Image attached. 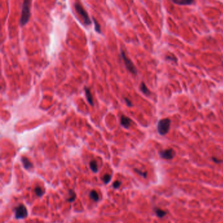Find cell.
Segmentation results:
<instances>
[{
  "mask_svg": "<svg viewBox=\"0 0 223 223\" xmlns=\"http://www.w3.org/2000/svg\"><path fill=\"white\" fill-rule=\"evenodd\" d=\"M30 7L31 1L30 0H25L24 1L22 7V13L20 19V24L21 26H24L26 24L30 18Z\"/></svg>",
  "mask_w": 223,
  "mask_h": 223,
  "instance_id": "cell-1",
  "label": "cell"
},
{
  "mask_svg": "<svg viewBox=\"0 0 223 223\" xmlns=\"http://www.w3.org/2000/svg\"><path fill=\"white\" fill-rule=\"evenodd\" d=\"M74 7H75V9L76 10V12L79 14V15L81 16L83 20V22L85 24L86 26L90 25L92 23V21L90 19L89 16H88L87 12L84 9L83 6L81 5V3L78 1H75L74 3Z\"/></svg>",
  "mask_w": 223,
  "mask_h": 223,
  "instance_id": "cell-2",
  "label": "cell"
},
{
  "mask_svg": "<svg viewBox=\"0 0 223 223\" xmlns=\"http://www.w3.org/2000/svg\"><path fill=\"white\" fill-rule=\"evenodd\" d=\"M171 120L169 119H163L158 121L157 125V130L161 136H165L169 132L170 128Z\"/></svg>",
  "mask_w": 223,
  "mask_h": 223,
  "instance_id": "cell-3",
  "label": "cell"
},
{
  "mask_svg": "<svg viewBox=\"0 0 223 223\" xmlns=\"http://www.w3.org/2000/svg\"><path fill=\"white\" fill-rule=\"evenodd\" d=\"M120 56L122 58L124 62H125V64L126 67L127 69H128L130 73H132V74H134V75H137V71L136 68V66H134L133 62H132V60L129 59L128 57H127L126 55L125 54V52H124L122 49L120 50Z\"/></svg>",
  "mask_w": 223,
  "mask_h": 223,
  "instance_id": "cell-4",
  "label": "cell"
},
{
  "mask_svg": "<svg viewBox=\"0 0 223 223\" xmlns=\"http://www.w3.org/2000/svg\"><path fill=\"white\" fill-rule=\"evenodd\" d=\"M15 218L17 219H24L28 216V210L24 205H19L15 208Z\"/></svg>",
  "mask_w": 223,
  "mask_h": 223,
  "instance_id": "cell-5",
  "label": "cell"
},
{
  "mask_svg": "<svg viewBox=\"0 0 223 223\" xmlns=\"http://www.w3.org/2000/svg\"><path fill=\"white\" fill-rule=\"evenodd\" d=\"M159 154L162 158L165 160H172L175 156V152L172 148H168L160 151Z\"/></svg>",
  "mask_w": 223,
  "mask_h": 223,
  "instance_id": "cell-6",
  "label": "cell"
},
{
  "mask_svg": "<svg viewBox=\"0 0 223 223\" xmlns=\"http://www.w3.org/2000/svg\"><path fill=\"white\" fill-rule=\"evenodd\" d=\"M132 120H131L129 117L125 115H122L120 116V123L121 126H122L124 128H128L131 123H132Z\"/></svg>",
  "mask_w": 223,
  "mask_h": 223,
  "instance_id": "cell-7",
  "label": "cell"
},
{
  "mask_svg": "<svg viewBox=\"0 0 223 223\" xmlns=\"http://www.w3.org/2000/svg\"><path fill=\"white\" fill-rule=\"evenodd\" d=\"M84 92H85V95H86V98L87 99L88 102L89 103L90 105H94L93 97H92V94H91L90 89L89 88H88L87 87H84Z\"/></svg>",
  "mask_w": 223,
  "mask_h": 223,
  "instance_id": "cell-8",
  "label": "cell"
},
{
  "mask_svg": "<svg viewBox=\"0 0 223 223\" xmlns=\"http://www.w3.org/2000/svg\"><path fill=\"white\" fill-rule=\"evenodd\" d=\"M21 161H22L24 167L25 169H30L32 168V166H33L32 164H31V162L29 160H28L27 158L22 157V158H21Z\"/></svg>",
  "mask_w": 223,
  "mask_h": 223,
  "instance_id": "cell-9",
  "label": "cell"
},
{
  "mask_svg": "<svg viewBox=\"0 0 223 223\" xmlns=\"http://www.w3.org/2000/svg\"><path fill=\"white\" fill-rule=\"evenodd\" d=\"M172 2L180 5H188L192 4L194 1L192 0H175V1H173Z\"/></svg>",
  "mask_w": 223,
  "mask_h": 223,
  "instance_id": "cell-10",
  "label": "cell"
},
{
  "mask_svg": "<svg viewBox=\"0 0 223 223\" xmlns=\"http://www.w3.org/2000/svg\"><path fill=\"white\" fill-rule=\"evenodd\" d=\"M139 88H140V90L144 94H145L147 95H149L151 94V91L148 89V88L145 85V83L142 82L140 84Z\"/></svg>",
  "mask_w": 223,
  "mask_h": 223,
  "instance_id": "cell-11",
  "label": "cell"
},
{
  "mask_svg": "<svg viewBox=\"0 0 223 223\" xmlns=\"http://www.w3.org/2000/svg\"><path fill=\"white\" fill-rule=\"evenodd\" d=\"M154 212L158 218H163L166 215V212L160 208H155Z\"/></svg>",
  "mask_w": 223,
  "mask_h": 223,
  "instance_id": "cell-12",
  "label": "cell"
},
{
  "mask_svg": "<svg viewBox=\"0 0 223 223\" xmlns=\"http://www.w3.org/2000/svg\"><path fill=\"white\" fill-rule=\"evenodd\" d=\"M69 197L68 198V199L67 200H68L69 202H73V201L75 200V198H76V194L75 192H74V190H69Z\"/></svg>",
  "mask_w": 223,
  "mask_h": 223,
  "instance_id": "cell-13",
  "label": "cell"
},
{
  "mask_svg": "<svg viewBox=\"0 0 223 223\" xmlns=\"http://www.w3.org/2000/svg\"><path fill=\"white\" fill-rule=\"evenodd\" d=\"M90 198L94 201H98L99 200V196L96 191L92 190L90 192Z\"/></svg>",
  "mask_w": 223,
  "mask_h": 223,
  "instance_id": "cell-14",
  "label": "cell"
},
{
  "mask_svg": "<svg viewBox=\"0 0 223 223\" xmlns=\"http://www.w3.org/2000/svg\"><path fill=\"white\" fill-rule=\"evenodd\" d=\"M90 168L92 170V172H94V173H96L98 171L97 163L95 160H92L90 162Z\"/></svg>",
  "mask_w": 223,
  "mask_h": 223,
  "instance_id": "cell-15",
  "label": "cell"
},
{
  "mask_svg": "<svg viewBox=\"0 0 223 223\" xmlns=\"http://www.w3.org/2000/svg\"><path fill=\"white\" fill-rule=\"evenodd\" d=\"M92 20L94 21V28H95V31H97L98 33L100 34L101 33V26L100 25V24L98 23L96 19H95L94 17L92 18Z\"/></svg>",
  "mask_w": 223,
  "mask_h": 223,
  "instance_id": "cell-16",
  "label": "cell"
},
{
  "mask_svg": "<svg viewBox=\"0 0 223 223\" xmlns=\"http://www.w3.org/2000/svg\"><path fill=\"white\" fill-rule=\"evenodd\" d=\"M35 192L36 194V195L39 197H41L43 195V190L41 188L40 186H37L35 188Z\"/></svg>",
  "mask_w": 223,
  "mask_h": 223,
  "instance_id": "cell-17",
  "label": "cell"
},
{
  "mask_svg": "<svg viewBox=\"0 0 223 223\" xmlns=\"http://www.w3.org/2000/svg\"><path fill=\"white\" fill-rule=\"evenodd\" d=\"M134 171H135L137 174H139V175L143 177L144 178H147V173L146 172H142L141 170H140V169H134Z\"/></svg>",
  "mask_w": 223,
  "mask_h": 223,
  "instance_id": "cell-18",
  "label": "cell"
},
{
  "mask_svg": "<svg viewBox=\"0 0 223 223\" xmlns=\"http://www.w3.org/2000/svg\"><path fill=\"white\" fill-rule=\"evenodd\" d=\"M103 179V181L104 182V183L107 184L111 180V176L109 174H105V175H104L103 179Z\"/></svg>",
  "mask_w": 223,
  "mask_h": 223,
  "instance_id": "cell-19",
  "label": "cell"
},
{
  "mask_svg": "<svg viewBox=\"0 0 223 223\" xmlns=\"http://www.w3.org/2000/svg\"><path fill=\"white\" fill-rule=\"evenodd\" d=\"M120 184H121V183H120V181H118V180H116V181L113 183V188H114V189H118L119 187L120 186Z\"/></svg>",
  "mask_w": 223,
  "mask_h": 223,
  "instance_id": "cell-20",
  "label": "cell"
},
{
  "mask_svg": "<svg viewBox=\"0 0 223 223\" xmlns=\"http://www.w3.org/2000/svg\"><path fill=\"white\" fill-rule=\"evenodd\" d=\"M166 60H171V61H173V62H177V58L175 57H174V56H167L166 57Z\"/></svg>",
  "mask_w": 223,
  "mask_h": 223,
  "instance_id": "cell-21",
  "label": "cell"
},
{
  "mask_svg": "<svg viewBox=\"0 0 223 223\" xmlns=\"http://www.w3.org/2000/svg\"><path fill=\"white\" fill-rule=\"evenodd\" d=\"M212 160H213V161L214 162H215V163H217V164H220V163H222V160H220V159H218V158H215V157H212Z\"/></svg>",
  "mask_w": 223,
  "mask_h": 223,
  "instance_id": "cell-22",
  "label": "cell"
},
{
  "mask_svg": "<svg viewBox=\"0 0 223 223\" xmlns=\"http://www.w3.org/2000/svg\"><path fill=\"white\" fill-rule=\"evenodd\" d=\"M125 102L126 103V105H128V107H132V101H131L130 100H128V99L126 98H125Z\"/></svg>",
  "mask_w": 223,
  "mask_h": 223,
  "instance_id": "cell-23",
  "label": "cell"
},
{
  "mask_svg": "<svg viewBox=\"0 0 223 223\" xmlns=\"http://www.w3.org/2000/svg\"><path fill=\"white\" fill-rule=\"evenodd\" d=\"M222 66H223V62H222Z\"/></svg>",
  "mask_w": 223,
  "mask_h": 223,
  "instance_id": "cell-24",
  "label": "cell"
}]
</instances>
